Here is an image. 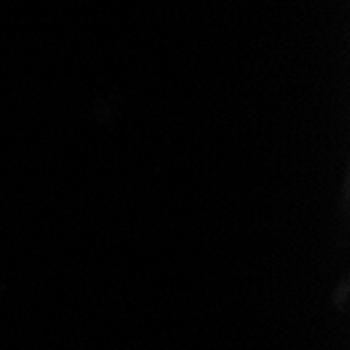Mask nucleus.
Returning a JSON list of instances; mask_svg holds the SVG:
<instances>
[]
</instances>
